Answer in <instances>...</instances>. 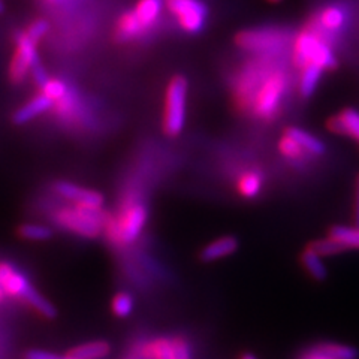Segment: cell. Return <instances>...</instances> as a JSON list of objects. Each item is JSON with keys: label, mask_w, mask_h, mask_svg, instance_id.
I'll list each match as a JSON object with an SVG mask.
<instances>
[{"label": "cell", "mask_w": 359, "mask_h": 359, "mask_svg": "<svg viewBox=\"0 0 359 359\" xmlns=\"http://www.w3.org/2000/svg\"><path fill=\"white\" fill-rule=\"evenodd\" d=\"M355 223L359 226V175L356 180V195H355Z\"/></svg>", "instance_id": "36"}, {"label": "cell", "mask_w": 359, "mask_h": 359, "mask_svg": "<svg viewBox=\"0 0 359 359\" xmlns=\"http://www.w3.org/2000/svg\"><path fill=\"white\" fill-rule=\"evenodd\" d=\"M235 42L244 50L266 53L283 48L287 42V35L276 29H253L238 33Z\"/></svg>", "instance_id": "8"}, {"label": "cell", "mask_w": 359, "mask_h": 359, "mask_svg": "<svg viewBox=\"0 0 359 359\" xmlns=\"http://www.w3.org/2000/svg\"><path fill=\"white\" fill-rule=\"evenodd\" d=\"M269 2H273V4H277V2H282V0H269Z\"/></svg>", "instance_id": "40"}, {"label": "cell", "mask_w": 359, "mask_h": 359, "mask_svg": "<svg viewBox=\"0 0 359 359\" xmlns=\"http://www.w3.org/2000/svg\"><path fill=\"white\" fill-rule=\"evenodd\" d=\"M286 92V75L283 72H274L268 75L264 83L256 88L253 99V111L262 118H271L282 102Z\"/></svg>", "instance_id": "6"}, {"label": "cell", "mask_w": 359, "mask_h": 359, "mask_svg": "<svg viewBox=\"0 0 359 359\" xmlns=\"http://www.w3.org/2000/svg\"><path fill=\"white\" fill-rule=\"evenodd\" d=\"M322 72H323V67H320L316 63H310L304 67V72H302L301 81H299V92L302 96L309 97L314 93V90H316L319 84Z\"/></svg>", "instance_id": "23"}, {"label": "cell", "mask_w": 359, "mask_h": 359, "mask_svg": "<svg viewBox=\"0 0 359 359\" xmlns=\"http://www.w3.org/2000/svg\"><path fill=\"white\" fill-rule=\"evenodd\" d=\"M32 76H33V80H35V83L39 86V87H42L45 83H47L48 80H50V76H48V72L45 71V67L42 66V63H38V65H35L32 67Z\"/></svg>", "instance_id": "34"}, {"label": "cell", "mask_w": 359, "mask_h": 359, "mask_svg": "<svg viewBox=\"0 0 359 359\" xmlns=\"http://www.w3.org/2000/svg\"><path fill=\"white\" fill-rule=\"evenodd\" d=\"M14 41H15V47H17L15 51H18L20 54L25 55L26 60L30 63L32 67L38 65V63H41L38 51H36V43L26 35V32H17ZM32 67H30V69H32Z\"/></svg>", "instance_id": "25"}, {"label": "cell", "mask_w": 359, "mask_h": 359, "mask_svg": "<svg viewBox=\"0 0 359 359\" xmlns=\"http://www.w3.org/2000/svg\"><path fill=\"white\" fill-rule=\"evenodd\" d=\"M53 105H54L53 100L45 96L43 93H41L33 99H30L26 105L18 108L15 111V114L13 116V121L18 126L26 125V123L32 121L33 118H36L41 114H43V112H47Z\"/></svg>", "instance_id": "11"}, {"label": "cell", "mask_w": 359, "mask_h": 359, "mask_svg": "<svg viewBox=\"0 0 359 359\" xmlns=\"http://www.w3.org/2000/svg\"><path fill=\"white\" fill-rule=\"evenodd\" d=\"M111 309L117 318H129L135 309V299L128 292H118L111 301Z\"/></svg>", "instance_id": "27"}, {"label": "cell", "mask_w": 359, "mask_h": 359, "mask_svg": "<svg viewBox=\"0 0 359 359\" xmlns=\"http://www.w3.org/2000/svg\"><path fill=\"white\" fill-rule=\"evenodd\" d=\"M26 359H75L71 355H59L54 352H48V351H41V349H33L26 352Z\"/></svg>", "instance_id": "33"}, {"label": "cell", "mask_w": 359, "mask_h": 359, "mask_svg": "<svg viewBox=\"0 0 359 359\" xmlns=\"http://www.w3.org/2000/svg\"><path fill=\"white\" fill-rule=\"evenodd\" d=\"M30 63L26 60V57L18 51H15L13 60H11L9 65V80L14 84H20L22 80H25L26 75L30 72Z\"/></svg>", "instance_id": "28"}, {"label": "cell", "mask_w": 359, "mask_h": 359, "mask_svg": "<svg viewBox=\"0 0 359 359\" xmlns=\"http://www.w3.org/2000/svg\"><path fill=\"white\" fill-rule=\"evenodd\" d=\"M50 30V22L45 20V18H38L32 22V25L29 26V29L26 30V35L35 42L38 43L45 35H47Z\"/></svg>", "instance_id": "31"}, {"label": "cell", "mask_w": 359, "mask_h": 359, "mask_svg": "<svg viewBox=\"0 0 359 359\" xmlns=\"http://www.w3.org/2000/svg\"><path fill=\"white\" fill-rule=\"evenodd\" d=\"M163 5V0H140L137 6H135L133 13L137 14L140 22L145 30L151 27L157 21V18L161 17Z\"/></svg>", "instance_id": "17"}, {"label": "cell", "mask_w": 359, "mask_h": 359, "mask_svg": "<svg viewBox=\"0 0 359 359\" xmlns=\"http://www.w3.org/2000/svg\"><path fill=\"white\" fill-rule=\"evenodd\" d=\"M172 340V351L174 359H192V349L183 337H174Z\"/></svg>", "instance_id": "32"}, {"label": "cell", "mask_w": 359, "mask_h": 359, "mask_svg": "<svg viewBox=\"0 0 359 359\" xmlns=\"http://www.w3.org/2000/svg\"><path fill=\"white\" fill-rule=\"evenodd\" d=\"M41 90L45 96L53 100V102H57V100L63 99L67 95L66 83L63 80H55V78H50V80L41 87Z\"/></svg>", "instance_id": "29"}, {"label": "cell", "mask_w": 359, "mask_h": 359, "mask_svg": "<svg viewBox=\"0 0 359 359\" xmlns=\"http://www.w3.org/2000/svg\"><path fill=\"white\" fill-rule=\"evenodd\" d=\"M0 287L8 297L22 299L45 319L57 318V309L32 286L29 278L17 266L9 262H0Z\"/></svg>", "instance_id": "1"}, {"label": "cell", "mask_w": 359, "mask_h": 359, "mask_svg": "<svg viewBox=\"0 0 359 359\" xmlns=\"http://www.w3.org/2000/svg\"><path fill=\"white\" fill-rule=\"evenodd\" d=\"M144 32L145 29L140 22L137 14H135L133 11H129V13H125L118 20V25L116 29V39L118 42H129L132 39L140 38Z\"/></svg>", "instance_id": "13"}, {"label": "cell", "mask_w": 359, "mask_h": 359, "mask_svg": "<svg viewBox=\"0 0 359 359\" xmlns=\"http://www.w3.org/2000/svg\"><path fill=\"white\" fill-rule=\"evenodd\" d=\"M346 11L340 6H328L325 8L320 15H319V26L323 29V30H328V32H337L340 30L344 22H346Z\"/></svg>", "instance_id": "19"}, {"label": "cell", "mask_w": 359, "mask_h": 359, "mask_svg": "<svg viewBox=\"0 0 359 359\" xmlns=\"http://www.w3.org/2000/svg\"><path fill=\"white\" fill-rule=\"evenodd\" d=\"M294 62L298 67H304L310 63H316L323 69H332L337 65L335 55L328 43L316 32H302L294 45Z\"/></svg>", "instance_id": "5"}, {"label": "cell", "mask_w": 359, "mask_h": 359, "mask_svg": "<svg viewBox=\"0 0 359 359\" xmlns=\"http://www.w3.org/2000/svg\"><path fill=\"white\" fill-rule=\"evenodd\" d=\"M285 135H287V137H290L292 140H295L302 149H304V151H309L311 154H316V156H320L325 153V145L323 142L314 137V135L306 132L304 129H299V128H289L286 129Z\"/></svg>", "instance_id": "18"}, {"label": "cell", "mask_w": 359, "mask_h": 359, "mask_svg": "<svg viewBox=\"0 0 359 359\" xmlns=\"http://www.w3.org/2000/svg\"><path fill=\"white\" fill-rule=\"evenodd\" d=\"M18 237L22 240H29V241H47L50 240L54 231L53 228L47 226V224H41V223H22L17 229Z\"/></svg>", "instance_id": "22"}, {"label": "cell", "mask_w": 359, "mask_h": 359, "mask_svg": "<svg viewBox=\"0 0 359 359\" xmlns=\"http://www.w3.org/2000/svg\"><path fill=\"white\" fill-rule=\"evenodd\" d=\"M168 11L187 33H199L205 27L208 8L201 0H165Z\"/></svg>", "instance_id": "7"}, {"label": "cell", "mask_w": 359, "mask_h": 359, "mask_svg": "<svg viewBox=\"0 0 359 359\" xmlns=\"http://www.w3.org/2000/svg\"><path fill=\"white\" fill-rule=\"evenodd\" d=\"M328 128L334 133L347 135V137L359 141V112L352 108L343 109L339 116L330 118Z\"/></svg>", "instance_id": "12"}, {"label": "cell", "mask_w": 359, "mask_h": 359, "mask_svg": "<svg viewBox=\"0 0 359 359\" xmlns=\"http://www.w3.org/2000/svg\"><path fill=\"white\" fill-rule=\"evenodd\" d=\"M309 247L311 250L316 252L318 255H320L322 257L327 256H335V255H341L344 252H347L346 247L343 244H340L339 241H335L331 237L327 238H320V240H314L313 243L309 244Z\"/></svg>", "instance_id": "26"}, {"label": "cell", "mask_w": 359, "mask_h": 359, "mask_svg": "<svg viewBox=\"0 0 359 359\" xmlns=\"http://www.w3.org/2000/svg\"><path fill=\"white\" fill-rule=\"evenodd\" d=\"M316 346L322 352L327 353L331 359H359V351L355 346H351V344L325 341Z\"/></svg>", "instance_id": "24"}, {"label": "cell", "mask_w": 359, "mask_h": 359, "mask_svg": "<svg viewBox=\"0 0 359 359\" xmlns=\"http://www.w3.org/2000/svg\"><path fill=\"white\" fill-rule=\"evenodd\" d=\"M108 215L102 208H88L81 205L60 207L53 212V222L63 231L78 237L95 240L104 231Z\"/></svg>", "instance_id": "2"}, {"label": "cell", "mask_w": 359, "mask_h": 359, "mask_svg": "<svg viewBox=\"0 0 359 359\" xmlns=\"http://www.w3.org/2000/svg\"><path fill=\"white\" fill-rule=\"evenodd\" d=\"M238 194L245 199H253L261 194L262 190V177L255 171L244 172L237 182Z\"/></svg>", "instance_id": "20"}, {"label": "cell", "mask_w": 359, "mask_h": 359, "mask_svg": "<svg viewBox=\"0 0 359 359\" xmlns=\"http://www.w3.org/2000/svg\"><path fill=\"white\" fill-rule=\"evenodd\" d=\"M240 359H257V356H256L255 353H252V352H244V353L240 356Z\"/></svg>", "instance_id": "37"}, {"label": "cell", "mask_w": 359, "mask_h": 359, "mask_svg": "<svg viewBox=\"0 0 359 359\" xmlns=\"http://www.w3.org/2000/svg\"><path fill=\"white\" fill-rule=\"evenodd\" d=\"M297 359H331L327 353L322 352L318 346H311L310 349L302 351Z\"/></svg>", "instance_id": "35"}, {"label": "cell", "mask_w": 359, "mask_h": 359, "mask_svg": "<svg viewBox=\"0 0 359 359\" xmlns=\"http://www.w3.org/2000/svg\"><path fill=\"white\" fill-rule=\"evenodd\" d=\"M278 150L283 156L289 157V159H301V157L304 156V149H302L295 140L287 137V135H285V137L278 141Z\"/></svg>", "instance_id": "30"}, {"label": "cell", "mask_w": 359, "mask_h": 359, "mask_svg": "<svg viewBox=\"0 0 359 359\" xmlns=\"http://www.w3.org/2000/svg\"><path fill=\"white\" fill-rule=\"evenodd\" d=\"M149 220V211L140 202L126 205L118 216H109L105 220L104 231L111 243L116 245H129L138 240Z\"/></svg>", "instance_id": "3"}, {"label": "cell", "mask_w": 359, "mask_h": 359, "mask_svg": "<svg viewBox=\"0 0 359 359\" xmlns=\"http://www.w3.org/2000/svg\"><path fill=\"white\" fill-rule=\"evenodd\" d=\"M47 2H50V4H54V2H57V0H47Z\"/></svg>", "instance_id": "41"}, {"label": "cell", "mask_w": 359, "mask_h": 359, "mask_svg": "<svg viewBox=\"0 0 359 359\" xmlns=\"http://www.w3.org/2000/svg\"><path fill=\"white\" fill-rule=\"evenodd\" d=\"M54 192L65 198L66 201L74 202V205H81L88 208H102L104 207V196L96 190L86 189L71 182H60L53 184Z\"/></svg>", "instance_id": "9"}, {"label": "cell", "mask_w": 359, "mask_h": 359, "mask_svg": "<svg viewBox=\"0 0 359 359\" xmlns=\"http://www.w3.org/2000/svg\"><path fill=\"white\" fill-rule=\"evenodd\" d=\"M5 11V5H4V0H0V14H4Z\"/></svg>", "instance_id": "39"}, {"label": "cell", "mask_w": 359, "mask_h": 359, "mask_svg": "<svg viewBox=\"0 0 359 359\" xmlns=\"http://www.w3.org/2000/svg\"><path fill=\"white\" fill-rule=\"evenodd\" d=\"M189 83L184 76L177 75L168 84L165 95L163 129L170 137H178L186 125Z\"/></svg>", "instance_id": "4"}, {"label": "cell", "mask_w": 359, "mask_h": 359, "mask_svg": "<svg viewBox=\"0 0 359 359\" xmlns=\"http://www.w3.org/2000/svg\"><path fill=\"white\" fill-rule=\"evenodd\" d=\"M328 237L343 244L347 250H359V226H343V224L332 226L330 229Z\"/></svg>", "instance_id": "21"}, {"label": "cell", "mask_w": 359, "mask_h": 359, "mask_svg": "<svg viewBox=\"0 0 359 359\" xmlns=\"http://www.w3.org/2000/svg\"><path fill=\"white\" fill-rule=\"evenodd\" d=\"M140 353L144 359H174L172 340L166 337L150 340L142 344Z\"/></svg>", "instance_id": "15"}, {"label": "cell", "mask_w": 359, "mask_h": 359, "mask_svg": "<svg viewBox=\"0 0 359 359\" xmlns=\"http://www.w3.org/2000/svg\"><path fill=\"white\" fill-rule=\"evenodd\" d=\"M111 352V344L105 340H93L78 344L67 352L75 359H104Z\"/></svg>", "instance_id": "14"}, {"label": "cell", "mask_w": 359, "mask_h": 359, "mask_svg": "<svg viewBox=\"0 0 359 359\" xmlns=\"http://www.w3.org/2000/svg\"><path fill=\"white\" fill-rule=\"evenodd\" d=\"M5 298H6V294L4 292V289L0 287V302H4V301H5Z\"/></svg>", "instance_id": "38"}, {"label": "cell", "mask_w": 359, "mask_h": 359, "mask_svg": "<svg viewBox=\"0 0 359 359\" xmlns=\"http://www.w3.org/2000/svg\"><path fill=\"white\" fill-rule=\"evenodd\" d=\"M238 247L240 241L235 235H224V237H220L207 244L204 249L199 252V259L205 264L216 262L224 259V257L228 256H232L238 250Z\"/></svg>", "instance_id": "10"}, {"label": "cell", "mask_w": 359, "mask_h": 359, "mask_svg": "<svg viewBox=\"0 0 359 359\" xmlns=\"http://www.w3.org/2000/svg\"><path fill=\"white\" fill-rule=\"evenodd\" d=\"M301 264L304 266L309 276L316 280V282H323V280L328 278V268L323 264V257L318 255L310 247L301 253Z\"/></svg>", "instance_id": "16"}]
</instances>
